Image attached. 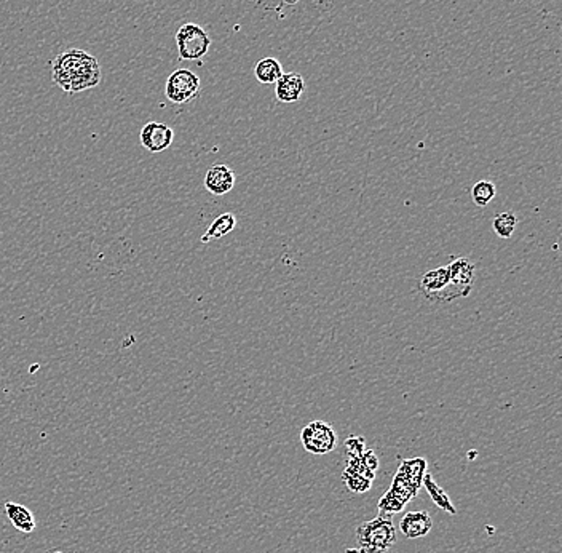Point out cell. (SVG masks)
Segmentation results:
<instances>
[{
    "label": "cell",
    "mask_w": 562,
    "mask_h": 553,
    "mask_svg": "<svg viewBox=\"0 0 562 553\" xmlns=\"http://www.w3.org/2000/svg\"><path fill=\"white\" fill-rule=\"evenodd\" d=\"M51 75L55 84L70 94L98 87L102 79L98 60L79 48L57 55L51 62Z\"/></svg>",
    "instance_id": "1"
},
{
    "label": "cell",
    "mask_w": 562,
    "mask_h": 553,
    "mask_svg": "<svg viewBox=\"0 0 562 553\" xmlns=\"http://www.w3.org/2000/svg\"><path fill=\"white\" fill-rule=\"evenodd\" d=\"M356 549L361 553H385L396 542L392 515L380 513L356 527Z\"/></svg>",
    "instance_id": "2"
},
{
    "label": "cell",
    "mask_w": 562,
    "mask_h": 553,
    "mask_svg": "<svg viewBox=\"0 0 562 553\" xmlns=\"http://www.w3.org/2000/svg\"><path fill=\"white\" fill-rule=\"evenodd\" d=\"M179 60L198 61L208 55L211 37L206 31L195 23H185L176 31L175 35Z\"/></svg>",
    "instance_id": "3"
},
{
    "label": "cell",
    "mask_w": 562,
    "mask_h": 553,
    "mask_svg": "<svg viewBox=\"0 0 562 553\" xmlns=\"http://www.w3.org/2000/svg\"><path fill=\"white\" fill-rule=\"evenodd\" d=\"M202 90L200 77L190 69H176L170 74L165 85V93L172 104L192 103Z\"/></svg>",
    "instance_id": "4"
},
{
    "label": "cell",
    "mask_w": 562,
    "mask_h": 553,
    "mask_svg": "<svg viewBox=\"0 0 562 553\" xmlns=\"http://www.w3.org/2000/svg\"><path fill=\"white\" fill-rule=\"evenodd\" d=\"M419 288L422 295L431 302H451L453 300H460L458 293L451 285L447 265L438 267V269H433L422 275Z\"/></svg>",
    "instance_id": "5"
},
{
    "label": "cell",
    "mask_w": 562,
    "mask_h": 553,
    "mask_svg": "<svg viewBox=\"0 0 562 553\" xmlns=\"http://www.w3.org/2000/svg\"><path fill=\"white\" fill-rule=\"evenodd\" d=\"M300 442L307 453L324 456L337 447V434L332 425L324 421H313L305 425L300 434Z\"/></svg>",
    "instance_id": "6"
},
{
    "label": "cell",
    "mask_w": 562,
    "mask_h": 553,
    "mask_svg": "<svg viewBox=\"0 0 562 553\" xmlns=\"http://www.w3.org/2000/svg\"><path fill=\"white\" fill-rule=\"evenodd\" d=\"M139 141L145 150L158 154V152L168 149L175 141V131L166 124L147 122L140 130Z\"/></svg>",
    "instance_id": "7"
},
{
    "label": "cell",
    "mask_w": 562,
    "mask_h": 553,
    "mask_svg": "<svg viewBox=\"0 0 562 553\" xmlns=\"http://www.w3.org/2000/svg\"><path fill=\"white\" fill-rule=\"evenodd\" d=\"M447 270H449L451 285L453 287V290L457 291L458 296L460 297L468 296L476 280L475 264L470 263V261L465 258H458L453 259L452 263L447 265Z\"/></svg>",
    "instance_id": "8"
},
{
    "label": "cell",
    "mask_w": 562,
    "mask_h": 553,
    "mask_svg": "<svg viewBox=\"0 0 562 553\" xmlns=\"http://www.w3.org/2000/svg\"><path fill=\"white\" fill-rule=\"evenodd\" d=\"M235 187V173L227 165L219 163L211 167L204 175V189L213 195H226Z\"/></svg>",
    "instance_id": "9"
},
{
    "label": "cell",
    "mask_w": 562,
    "mask_h": 553,
    "mask_svg": "<svg viewBox=\"0 0 562 553\" xmlns=\"http://www.w3.org/2000/svg\"><path fill=\"white\" fill-rule=\"evenodd\" d=\"M305 92V80L300 74H283L275 84V94L280 103H296Z\"/></svg>",
    "instance_id": "10"
},
{
    "label": "cell",
    "mask_w": 562,
    "mask_h": 553,
    "mask_svg": "<svg viewBox=\"0 0 562 553\" xmlns=\"http://www.w3.org/2000/svg\"><path fill=\"white\" fill-rule=\"evenodd\" d=\"M433 527V520L428 512H409L400 521V530L407 539L426 536Z\"/></svg>",
    "instance_id": "11"
},
{
    "label": "cell",
    "mask_w": 562,
    "mask_h": 553,
    "mask_svg": "<svg viewBox=\"0 0 562 553\" xmlns=\"http://www.w3.org/2000/svg\"><path fill=\"white\" fill-rule=\"evenodd\" d=\"M5 513L9 517L10 523L16 527L19 532L29 534L35 530V518L34 513H32L28 507H24L21 504H16V502H5Z\"/></svg>",
    "instance_id": "12"
},
{
    "label": "cell",
    "mask_w": 562,
    "mask_h": 553,
    "mask_svg": "<svg viewBox=\"0 0 562 553\" xmlns=\"http://www.w3.org/2000/svg\"><path fill=\"white\" fill-rule=\"evenodd\" d=\"M236 227V216L233 213H222L221 216L211 222L206 232L202 235V243H209V241L221 240L228 235Z\"/></svg>",
    "instance_id": "13"
},
{
    "label": "cell",
    "mask_w": 562,
    "mask_h": 553,
    "mask_svg": "<svg viewBox=\"0 0 562 553\" xmlns=\"http://www.w3.org/2000/svg\"><path fill=\"white\" fill-rule=\"evenodd\" d=\"M283 66L277 58H262L254 66V75L262 85H275L283 75Z\"/></svg>",
    "instance_id": "14"
},
{
    "label": "cell",
    "mask_w": 562,
    "mask_h": 553,
    "mask_svg": "<svg viewBox=\"0 0 562 553\" xmlns=\"http://www.w3.org/2000/svg\"><path fill=\"white\" fill-rule=\"evenodd\" d=\"M422 485L425 486L428 494H430L431 500L441 508V510H444L451 515H457V508L453 507L449 494H447L444 489L441 488L436 481H434V478L430 473H425L424 480H422Z\"/></svg>",
    "instance_id": "15"
},
{
    "label": "cell",
    "mask_w": 562,
    "mask_h": 553,
    "mask_svg": "<svg viewBox=\"0 0 562 553\" xmlns=\"http://www.w3.org/2000/svg\"><path fill=\"white\" fill-rule=\"evenodd\" d=\"M398 473L404 476L407 481H411L415 488L422 486V480L426 473V461L424 457H412V459H404L401 462Z\"/></svg>",
    "instance_id": "16"
},
{
    "label": "cell",
    "mask_w": 562,
    "mask_h": 553,
    "mask_svg": "<svg viewBox=\"0 0 562 553\" xmlns=\"http://www.w3.org/2000/svg\"><path fill=\"white\" fill-rule=\"evenodd\" d=\"M517 227V216L513 212H503L492 221V229L500 239H511Z\"/></svg>",
    "instance_id": "17"
},
{
    "label": "cell",
    "mask_w": 562,
    "mask_h": 553,
    "mask_svg": "<svg viewBox=\"0 0 562 553\" xmlns=\"http://www.w3.org/2000/svg\"><path fill=\"white\" fill-rule=\"evenodd\" d=\"M342 480L350 491H353L356 494H363V493H368L370 488H373V481L368 478L366 475H363L360 472H356V470L350 469V467H345L343 473H342Z\"/></svg>",
    "instance_id": "18"
},
{
    "label": "cell",
    "mask_w": 562,
    "mask_h": 553,
    "mask_svg": "<svg viewBox=\"0 0 562 553\" xmlns=\"http://www.w3.org/2000/svg\"><path fill=\"white\" fill-rule=\"evenodd\" d=\"M497 187L494 182L490 181H478L475 186L471 187V199L478 207H487L489 203L495 199Z\"/></svg>",
    "instance_id": "19"
},
{
    "label": "cell",
    "mask_w": 562,
    "mask_h": 553,
    "mask_svg": "<svg viewBox=\"0 0 562 553\" xmlns=\"http://www.w3.org/2000/svg\"><path fill=\"white\" fill-rule=\"evenodd\" d=\"M404 507H406L404 502H402V500L398 498V495L390 491V489H388V493H387V494H383L382 498H380V500H379V510H380V513L393 515V513L401 512Z\"/></svg>",
    "instance_id": "20"
},
{
    "label": "cell",
    "mask_w": 562,
    "mask_h": 553,
    "mask_svg": "<svg viewBox=\"0 0 562 553\" xmlns=\"http://www.w3.org/2000/svg\"><path fill=\"white\" fill-rule=\"evenodd\" d=\"M345 451H347L348 459H355V457H360L364 451H366V444H364L363 437H350L347 442H345Z\"/></svg>",
    "instance_id": "21"
},
{
    "label": "cell",
    "mask_w": 562,
    "mask_h": 553,
    "mask_svg": "<svg viewBox=\"0 0 562 553\" xmlns=\"http://www.w3.org/2000/svg\"><path fill=\"white\" fill-rule=\"evenodd\" d=\"M360 461L363 462V466L366 467L370 472H377V469H379V457L375 456L374 451L366 449L364 453L360 456Z\"/></svg>",
    "instance_id": "22"
},
{
    "label": "cell",
    "mask_w": 562,
    "mask_h": 553,
    "mask_svg": "<svg viewBox=\"0 0 562 553\" xmlns=\"http://www.w3.org/2000/svg\"><path fill=\"white\" fill-rule=\"evenodd\" d=\"M285 2H286L287 5H294V4H297L299 0H285Z\"/></svg>",
    "instance_id": "23"
},
{
    "label": "cell",
    "mask_w": 562,
    "mask_h": 553,
    "mask_svg": "<svg viewBox=\"0 0 562 553\" xmlns=\"http://www.w3.org/2000/svg\"><path fill=\"white\" fill-rule=\"evenodd\" d=\"M468 457H470V459H475V457H476V451H473V453H470Z\"/></svg>",
    "instance_id": "24"
},
{
    "label": "cell",
    "mask_w": 562,
    "mask_h": 553,
    "mask_svg": "<svg viewBox=\"0 0 562 553\" xmlns=\"http://www.w3.org/2000/svg\"><path fill=\"white\" fill-rule=\"evenodd\" d=\"M51 553H61V552H51Z\"/></svg>",
    "instance_id": "25"
}]
</instances>
